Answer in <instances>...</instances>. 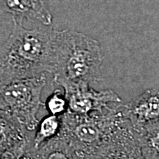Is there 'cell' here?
Returning a JSON list of instances; mask_svg holds the SVG:
<instances>
[{
    "mask_svg": "<svg viewBox=\"0 0 159 159\" xmlns=\"http://www.w3.org/2000/svg\"><path fill=\"white\" fill-rule=\"evenodd\" d=\"M77 156L80 159H147L136 130L128 118L96 148Z\"/></svg>",
    "mask_w": 159,
    "mask_h": 159,
    "instance_id": "5",
    "label": "cell"
},
{
    "mask_svg": "<svg viewBox=\"0 0 159 159\" xmlns=\"http://www.w3.org/2000/svg\"><path fill=\"white\" fill-rule=\"evenodd\" d=\"M31 146L32 143L2 151L0 152V159H22L26 152Z\"/></svg>",
    "mask_w": 159,
    "mask_h": 159,
    "instance_id": "14",
    "label": "cell"
},
{
    "mask_svg": "<svg viewBox=\"0 0 159 159\" xmlns=\"http://www.w3.org/2000/svg\"><path fill=\"white\" fill-rule=\"evenodd\" d=\"M45 108L52 115L61 116L68 111V101L65 94L56 89L53 91L45 102Z\"/></svg>",
    "mask_w": 159,
    "mask_h": 159,
    "instance_id": "13",
    "label": "cell"
},
{
    "mask_svg": "<svg viewBox=\"0 0 159 159\" xmlns=\"http://www.w3.org/2000/svg\"><path fill=\"white\" fill-rule=\"evenodd\" d=\"M61 128V117L49 114L40 121L32 139V148H38L43 143L56 137Z\"/></svg>",
    "mask_w": 159,
    "mask_h": 159,
    "instance_id": "12",
    "label": "cell"
},
{
    "mask_svg": "<svg viewBox=\"0 0 159 159\" xmlns=\"http://www.w3.org/2000/svg\"><path fill=\"white\" fill-rule=\"evenodd\" d=\"M22 159H80L75 150L58 135L38 148L32 146Z\"/></svg>",
    "mask_w": 159,
    "mask_h": 159,
    "instance_id": "10",
    "label": "cell"
},
{
    "mask_svg": "<svg viewBox=\"0 0 159 159\" xmlns=\"http://www.w3.org/2000/svg\"><path fill=\"white\" fill-rule=\"evenodd\" d=\"M125 114L134 128L159 119V90L148 89L128 104Z\"/></svg>",
    "mask_w": 159,
    "mask_h": 159,
    "instance_id": "8",
    "label": "cell"
},
{
    "mask_svg": "<svg viewBox=\"0 0 159 159\" xmlns=\"http://www.w3.org/2000/svg\"><path fill=\"white\" fill-rule=\"evenodd\" d=\"M30 143L27 130L9 112L0 108V152Z\"/></svg>",
    "mask_w": 159,
    "mask_h": 159,
    "instance_id": "9",
    "label": "cell"
},
{
    "mask_svg": "<svg viewBox=\"0 0 159 159\" xmlns=\"http://www.w3.org/2000/svg\"><path fill=\"white\" fill-rule=\"evenodd\" d=\"M134 129L146 158L159 159V119Z\"/></svg>",
    "mask_w": 159,
    "mask_h": 159,
    "instance_id": "11",
    "label": "cell"
},
{
    "mask_svg": "<svg viewBox=\"0 0 159 159\" xmlns=\"http://www.w3.org/2000/svg\"><path fill=\"white\" fill-rule=\"evenodd\" d=\"M0 7L10 13L12 19L21 22L25 19L46 26H50L52 22L49 0H0Z\"/></svg>",
    "mask_w": 159,
    "mask_h": 159,
    "instance_id": "7",
    "label": "cell"
},
{
    "mask_svg": "<svg viewBox=\"0 0 159 159\" xmlns=\"http://www.w3.org/2000/svg\"><path fill=\"white\" fill-rule=\"evenodd\" d=\"M60 117L61 128L58 136L70 145L77 155L86 153L96 148L127 118L125 105L89 115L67 111Z\"/></svg>",
    "mask_w": 159,
    "mask_h": 159,
    "instance_id": "3",
    "label": "cell"
},
{
    "mask_svg": "<svg viewBox=\"0 0 159 159\" xmlns=\"http://www.w3.org/2000/svg\"><path fill=\"white\" fill-rule=\"evenodd\" d=\"M47 84L45 74L7 84H0V108L9 112L27 131L36 130L37 114L43 105L41 94Z\"/></svg>",
    "mask_w": 159,
    "mask_h": 159,
    "instance_id": "4",
    "label": "cell"
},
{
    "mask_svg": "<svg viewBox=\"0 0 159 159\" xmlns=\"http://www.w3.org/2000/svg\"><path fill=\"white\" fill-rule=\"evenodd\" d=\"M13 30L0 50V84L52 74L56 30L49 26L26 29L13 19Z\"/></svg>",
    "mask_w": 159,
    "mask_h": 159,
    "instance_id": "1",
    "label": "cell"
},
{
    "mask_svg": "<svg viewBox=\"0 0 159 159\" xmlns=\"http://www.w3.org/2000/svg\"><path fill=\"white\" fill-rule=\"evenodd\" d=\"M61 86L68 101V111L73 114L89 115L110 108V103H121L119 95L111 89L96 91L86 83H63Z\"/></svg>",
    "mask_w": 159,
    "mask_h": 159,
    "instance_id": "6",
    "label": "cell"
},
{
    "mask_svg": "<svg viewBox=\"0 0 159 159\" xmlns=\"http://www.w3.org/2000/svg\"><path fill=\"white\" fill-rule=\"evenodd\" d=\"M102 61V48L96 39L71 30H55L52 74L56 85H91L99 80Z\"/></svg>",
    "mask_w": 159,
    "mask_h": 159,
    "instance_id": "2",
    "label": "cell"
}]
</instances>
